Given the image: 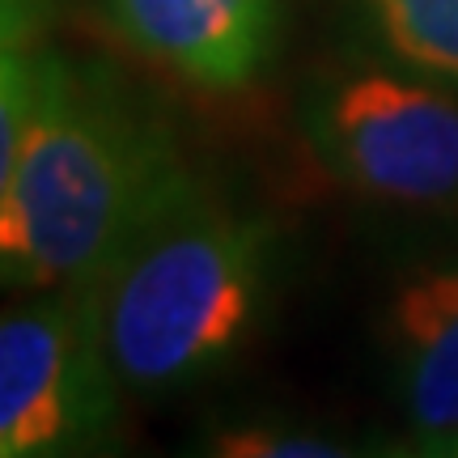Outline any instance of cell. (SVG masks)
Returning <instances> with one entry per match:
<instances>
[{
	"label": "cell",
	"instance_id": "3957f363",
	"mask_svg": "<svg viewBox=\"0 0 458 458\" xmlns=\"http://www.w3.org/2000/svg\"><path fill=\"white\" fill-rule=\"evenodd\" d=\"M301 128L340 182L399 208H458V89L408 64H335L301 94Z\"/></svg>",
	"mask_w": 458,
	"mask_h": 458
},
{
	"label": "cell",
	"instance_id": "8992f818",
	"mask_svg": "<svg viewBox=\"0 0 458 458\" xmlns=\"http://www.w3.org/2000/svg\"><path fill=\"white\" fill-rule=\"evenodd\" d=\"M399 408L428 450H458V255L408 267L386 301Z\"/></svg>",
	"mask_w": 458,
	"mask_h": 458
},
{
	"label": "cell",
	"instance_id": "ba28073f",
	"mask_svg": "<svg viewBox=\"0 0 458 458\" xmlns=\"http://www.w3.org/2000/svg\"><path fill=\"white\" fill-rule=\"evenodd\" d=\"M34 106V51L13 47L0 51V199L9 191V179L17 170L21 136L30 123Z\"/></svg>",
	"mask_w": 458,
	"mask_h": 458
},
{
	"label": "cell",
	"instance_id": "5b68a950",
	"mask_svg": "<svg viewBox=\"0 0 458 458\" xmlns=\"http://www.w3.org/2000/svg\"><path fill=\"white\" fill-rule=\"evenodd\" d=\"M114 30L199 89H242L272 60L280 0H102Z\"/></svg>",
	"mask_w": 458,
	"mask_h": 458
},
{
	"label": "cell",
	"instance_id": "7a4b0ae2",
	"mask_svg": "<svg viewBox=\"0 0 458 458\" xmlns=\"http://www.w3.org/2000/svg\"><path fill=\"white\" fill-rule=\"evenodd\" d=\"M272 229L182 165L89 289L119 386L174 394L221 374L259 323Z\"/></svg>",
	"mask_w": 458,
	"mask_h": 458
},
{
	"label": "cell",
	"instance_id": "6da1fadb",
	"mask_svg": "<svg viewBox=\"0 0 458 458\" xmlns=\"http://www.w3.org/2000/svg\"><path fill=\"white\" fill-rule=\"evenodd\" d=\"M182 165L157 106L111 64L34 55V106L0 199V289L94 284Z\"/></svg>",
	"mask_w": 458,
	"mask_h": 458
},
{
	"label": "cell",
	"instance_id": "277c9868",
	"mask_svg": "<svg viewBox=\"0 0 458 458\" xmlns=\"http://www.w3.org/2000/svg\"><path fill=\"white\" fill-rule=\"evenodd\" d=\"M119 391L89 284L38 289L0 314V458L102 450Z\"/></svg>",
	"mask_w": 458,
	"mask_h": 458
},
{
	"label": "cell",
	"instance_id": "30bf717a",
	"mask_svg": "<svg viewBox=\"0 0 458 458\" xmlns=\"http://www.w3.org/2000/svg\"><path fill=\"white\" fill-rule=\"evenodd\" d=\"M51 0H0V51L30 47L34 34L47 26Z\"/></svg>",
	"mask_w": 458,
	"mask_h": 458
},
{
	"label": "cell",
	"instance_id": "52a82bcc",
	"mask_svg": "<svg viewBox=\"0 0 458 458\" xmlns=\"http://www.w3.org/2000/svg\"><path fill=\"white\" fill-rule=\"evenodd\" d=\"M399 64L458 89V0H365Z\"/></svg>",
	"mask_w": 458,
	"mask_h": 458
},
{
	"label": "cell",
	"instance_id": "9c48e42d",
	"mask_svg": "<svg viewBox=\"0 0 458 458\" xmlns=\"http://www.w3.org/2000/svg\"><path fill=\"white\" fill-rule=\"evenodd\" d=\"M213 454H233V458H331L344 454V445L327 442V437H314V433H293V428H276V425H242V428H225L208 437Z\"/></svg>",
	"mask_w": 458,
	"mask_h": 458
}]
</instances>
